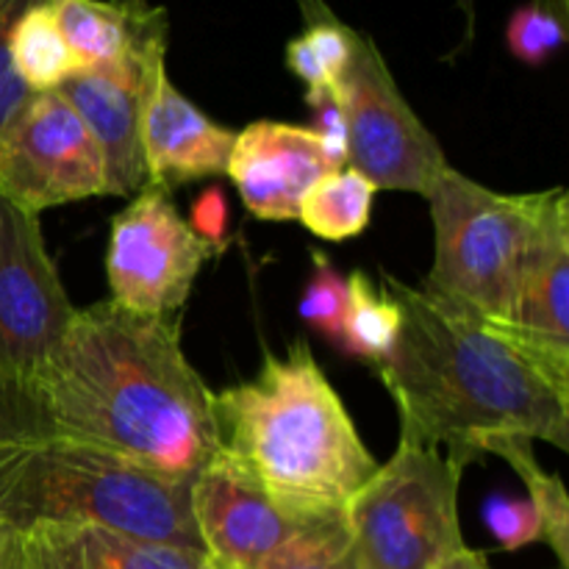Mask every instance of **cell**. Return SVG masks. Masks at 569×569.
Here are the masks:
<instances>
[{"instance_id":"cell-1","label":"cell","mask_w":569,"mask_h":569,"mask_svg":"<svg viewBox=\"0 0 569 569\" xmlns=\"http://www.w3.org/2000/svg\"><path fill=\"white\" fill-rule=\"evenodd\" d=\"M178 328V317H137L111 300L78 309L37 378L0 392V428L192 481L217 448L214 392L183 356Z\"/></svg>"},{"instance_id":"cell-2","label":"cell","mask_w":569,"mask_h":569,"mask_svg":"<svg viewBox=\"0 0 569 569\" xmlns=\"http://www.w3.org/2000/svg\"><path fill=\"white\" fill-rule=\"evenodd\" d=\"M383 283L403 315L381 378L400 411V433L448 448L470 465L500 439H542L569 450V392L483 320L392 276Z\"/></svg>"},{"instance_id":"cell-3","label":"cell","mask_w":569,"mask_h":569,"mask_svg":"<svg viewBox=\"0 0 569 569\" xmlns=\"http://www.w3.org/2000/svg\"><path fill=\"white\" fill-rule=\"evenodd\" d=\"M211 415L214 453L298 522L342 520L345 503L378 467L306 342L211 395Z\"/></svg>"},{"instance_id":"cell-4","label":"cell","mask_w":569,"mask_h":569,"mask_svg":"<svg viewBox=\"0 0 569 569\" xmlns=\"http://www.w3.org/2000/svg\"><path fill=\"white\" fill-rule=\"evenodd\" d=\"M0 520L17 531L92 526L203 550L189 481L139 470L64 439L6 428H0Z\"/></svg>"},{"instance_id":"cell-5","label":"cell","mask_w":569,"mask_h":569,"mask_svg":"<svg viewBox=\"0 0 569 569\" xmlns=\"http://www.w3.org/2000/svg\"><path fill=\"white\" fill-rule=\"evenodd\" d=\"M428 203L433 267L422 289L478 320L500 322L509 317L528 264L569 194L565 189L495 192L450 167Z\"/></svg>"},{"instance_id":"cell-6","label":"cell","mask_w":569,"mask_h":569,"mask_svg":"<svg viewBox=\"0 0 569 569\" xmlns=\"http://www.w3.org/2000/svg\"><path fill=\"white\" fill-rule=\"evenodd\" d=\"M459 481V465L400 433L392 459L378 465L342 509L361 569H433L465 548Z\"/></svg>"},{"instance_id":"cell-7","label":"cell","mask_w":569,"mask_h":569,"mask_svg":"<svg viewBox=\"0 0 569 569\" xmlns=\"http://www.w3.org/2000/svg\"><path fill=\"white\" fill-rule=\"evenodd\" d=\"M339 103L348 120V167L378 189L417 192L428 200L450 164L370 37L359 33Z\"/></svg>"},{"instance_id":"cell-8","label":"cell","mask_w":569,"mask_h":569,"mask_svg":"<svg viewBox=\"0 0 569 569\" xmlns=\"http://www.w3.org/2000/svg\"><path fill=\"white\" fill-rule=\"evenodd\" d=\"M211 253L214 248L178 214L170 192L144 183L111 220V303L137 317L176 320Z\"/></svg>"},{"instance_id":"cell-9","label":"cell","mask_w":569,"mask_h":569,"mask_svg":"<svg viewBox=\"0 0 569 569\" xmlns=\"http://www.w3.org/2000/svg\"><path fill=\"white\" fill-rule=\"evenodd\" d=\"M76 311L39 214L0 194V392H20L37 378Z\"/></svg>"},{"instance_id":"cell-10","label":"cell","mask_w":569,"mask_h":569,"mask_svg":"<svg viewBox=\"0 0 569 569\" xmlns=\"http://www.w3.org/2000/svg\"><path fill=\"white\" fill-rule=\"evenodd\" d=\"M0 194L31 214L109 194L103 153L59 92H33L0 133Z\"/></svg>"},{"instance_id":"cell-11","label":"cell","mask_w":569,"mask_h":569,"mask_svg":"<svg viewBox=\"0 0 569 569\" xmlns=\"http://www.w3.org/2000/svg\"><path fill=\"white\" fill-rule=\"evenodd\" d=\"M189 506L211 569H259L283 542L311 526L276 509L220 453H211L189 481Z\"/></svg>"},{"instance_id":"cell-12","label":"cell","mask_w":569,"mask_h":569,"mask_svg":"<svg viewBox=\"0 0 569 569\" xmlns=\"http://www.w3.org/2000/svg\"><path fill=\"white\" fill-rule=\"evenodd\" d=\"M331 172L311 128L259 120L233 137L226 176L244 209L267 222L298 220V206L311 183Z\"/></svg>"},{"instance_id":"cell-13","label":"cell","mask_w":569,"mask_h":569,"mask_svg":"<svg viewBox=\"0 0 569 569\" xmlns=\"http://www.w3.org/2000/svg\"><path fill=\"white\" fill-rule=\"evenodd\" d=\"M231 128L198 109L167 76V67L148 78L139 111V142L150 187L164 192L200 178L226 176Z\"/></svg>"},{"instance_id":"cell-14","label":"cell","mask_w":569,"mask_h":569,"mask_svg":"<svg viewBox=\"0 0 569 569\" xmlns=\"http://www.w3.org/2000/svg\"><path fill=\"white\" fill-rule=\"evenodd\" d=\"M487 326L569 392V203L545 231L509 317Z\"/></svg>"},{"instance_id":"cell-15","label":"cell","mask_w":569,"mask_h":569,"mask_svg":"<svg viewBox=\"0 0 569 569\" xmlns=\"http://www.w3.org/2000/svg\"><path fill=\"white\" fill-rule=\"evenodd\" d=\"M83 70L148 81L167 67V14L148 0H50Z\"/></svg>"},{"instance_id":"cell-16","label":"cell","mask_w":569,"mask_h":569,"mask_svg":"<svg viewBox=\"0 0 569 569\" xmlns=\"http://www.w3.org/2000/svg\"><path fill=\"white\" fill-rule=\"evenodd\" d=\"M144 83L148 81L139 83L106 70H81L56 89L98 142L109 176V194L114 198H131L148 181L139 142Z\"/></svg>"},{"instance_id":"cell-17","label":"cell","mask_w":569,"mask_h":569,"mask_svg":"<svg viewBox=\"0 0 569 569\" xmlns=\"http://www.w3.org/2000/svg\"><path fill=\"white\" fill-rule=\"evenodd\" d=\"M26 569H211L203 550L148 542L92 526L22 531Z\"/></svg>"},{"instance_id":"cell-18","label":"cell","mask_w":569,"mask_h":569,"mask_svg":"<svg viewBox=\"0 0 569 569\" xmlns=\"http://www.w3.org/2000/svg\"><path fill=\"white\" fill-rule=\"evenodd\" d=\"M306 31L289 39L287 67L306 83V94H342L359 33L339 22L322 0H300Z\"/></svg>"},{"instance_id":"cell-19","label":"cell","mask_w":569,"mask_h":569,"mask_svg":"<svg viewBox=\"0 0 569 569\" xmlns=\"http://www.w3.org/2000/svg\"><path fill=\"white\" fill-rule=\"evenodd\" d=\"M11 64L28 92H56L76 72L83 70L78 56L61 33L50 0H33L20 17L9 37Z\"/></svg>"},{"instance_id":"cell-20","label":"cell","mask_w":569,"mask_h":569,"mask_svg":"<svg viewBox=\"0 0 569 569\" xmlns=\"http://www.w3.org/2000/svg\"><path fill=\"white\" fill-rule=\"evenodd\" d=\"M378 187L353 167H339L317 178L298 206V220L326 242H348L372 220Z\"/></svg>"},{"instance_id":"cell-21","label":"cell","mask_w":569,"mask_h":569,"mask_svg":"<svg viewBox=\"0 0 569 569\" xmlns=\"http://www.w3.org/2000/svg\"><path fill=\"white\" fill-rule=\"evenodd\" d=\"M403 315L389 292V287H376L361 270L348 276V311H345L342 333H339L337 348L345 356L376 365L381 370L395 353L398 345Z\"/></svg>"},{"instance_id":"cell-22","label":"cell","mask_w":569,"mask_h":569,"mask_svg":"<svg viewBox=\"0 0 569 569\" xmlns=\"http://www.w3.org/2000/svg\"><path fill=\"white\" fill-rule=\"evenodd\" d=\"M511 465L528 489V503L539 517V542H548L561 569H569V498L559 472H545L533 453L531 439H500L487 448Z\"/></svg>"},{"instance_id":"cell-23","label":"cell","mask_w":569,"mask_h":569,"mask_svg":"<svg viewBox=\"0 0 569 569\" xmlns=\"http://www.w3.org/2000/svg\"><path fill=\"white\" fill-rule=\"evenodd\" d=\"M259 569H361L342 520L311 522L283 542Z\"/></svg>"},{"instance_id":"cell-24","label":"cell","mask_w":569,"mask_h":569,"mask_svg":"<svg viewBox=\"0 0 569 569\" xmlns=\"http://www.w3.org/2000/svg\"><path fill=\"white\" fill-rule=\"evenodd\" d=\"M567 42V14L531 0L511 14L506 44L522 64L539 67Z\"/></svg>"},{"instance_id":"cell-25","label":"cell","mask_w":569,"mask_h":569,"mask_svg":"<svg viewBox=\"0 0 569 569\" xmlns=\"http://www.w3.org/2000/svg\"><path fill=\"white\" fill-rule=\"evenodd\" d=\"M311 259H315V272L306 283V292L298 303V315L306 326H311L337 345L339 333H342L345 311H348V278L320 250H315Z\"/></svg>"},{"instance_id":"cell-26","label":"cell","mask_w":569,"mask_h":569,"mask_svg":"<svg viewBox=\"0 0 569 569\" xmlns=\"http://www.w3.org/2000/svg\"><path fill=\"white\" fill-rule=\"evenodd\" d=\"M483 522L498 545L509 553L539 542V517L528 500L511 498V495H492L483 503Z\"/></svg>"},{"instance_id":"cell-27","label":"cell","mask_w":569,"mask_h":569,"mask_svg":"<svg viewBox=\"0 0 569 569\" xmlns=\"http://www.w3.org/2000/svg\"><path fill=\"white\" fill-rule=\"evenodd\" d=\"M31 3L33 0H0V133H3V128L14 120L17 111L22 109V103L31 98L26 83L17 78L9 53L11 28H14L17 17H20Z\"/></svg>"},{"instance_id":"cell-28","label":"cell","mask_w":569,"mask_h":569,"mask_svg":"<svg viewBox=\"0 0 569 569\" xmlns=\"http://www.w3.org/2000/svg\"><path fill=\"white\" fill-rule=\"evenodd\" d=\"M306 103L315 109V126L311 133L320 142L331 170L348 164V120L339 98L333 94H306Z\"/></svg>"},{"instance_id":"cell-29","label":"cell","mask_w":569,"mask_h":569,"mask_svg":"<svg viewBox=\"0 0 569 569\" xmlns=\"http://www.w3.org/2000/svg\"><path fill=\"white\" fill-rule=\"evenodd\" d=\"M194 233L211 248L226 242V228H228V203L226 192L220 187H209L192 206V222H189Z\"/></svg>"},{"instance_id":"cell-30","label":"cell","mask_w":569,"mask_h":569,"mask_svg":"<svg viewBox=\"0 0 569 569\" xmlns=\"http://www.w3.org/2000/svg\"><path fill=\"white\" fill-rule=\"evenodd\" d=\"M0 569H26L22 531L0 520Z\"/></svg>"},{"instance_id":"cell-31","label":"cell","mask_w":569,"mask_h":569,"mask_svg":"<svg viewBox=\"0 0 569 569\" xmlns=\"http://www.w3.org/2000/svg\"><path fill=\"white\" fill-rule=\"evenodd\" d=\"M433 569H492V567H489L487 556L478 553V550L467 548L465 545V548L456 550L453 556H448L442 565H437Z\"/></svg>"}]
</instances>
